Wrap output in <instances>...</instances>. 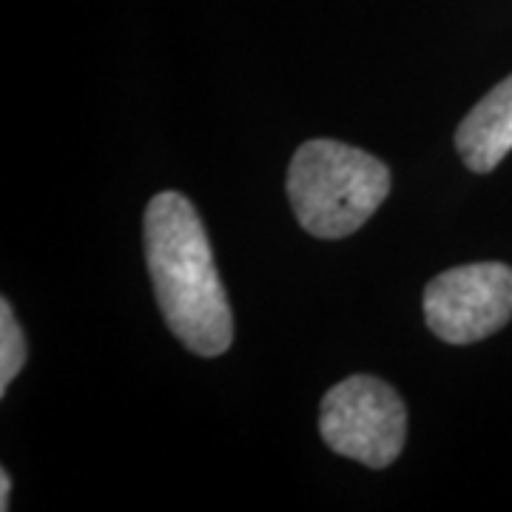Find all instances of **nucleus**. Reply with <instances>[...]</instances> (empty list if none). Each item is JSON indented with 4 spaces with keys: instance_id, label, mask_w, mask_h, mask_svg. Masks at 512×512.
<instances>
[{
    "instance_id": "obj_1",
    "label": "nucleus",
    "mask_w": 512,
    "mask_h": 512,
    "mask_svg": "<svg viewBox=\"0 0 512 512\" xmlns=\"http://www.w3.org/2000/svg\"><path fill=\"white\" fill-rule=\"evenodd\" d=\"M143 239L168 330L197 356H222L234 342V313L197 208L177 191L157 194L146 205Z\"/></svg>"
},
{
    "instance_id": "obj_2",
    "label": "nucleus",
    "mask_w": 512,
    "mask_h": 512,
    "mask_svg": "<svg viewBox=\"0 0 512 512\" xmlns=\"http://www.w3.org/2000/svg\"><path fill=\"white\" fill-rule=\"evenodd\" d=\"M390 194V168L339 140H308L288 168V197L299 225L319 239L356 234Z\"/></svg>"
},
{
    "instance_id": "obj_3",
    "label": "nucleus",
    "mask_w": 512,
    "mask_h": 512,
    "mask_svg": "<svg viewBox=\"0 0 512 512\" xmlns=\"http://www.w3.org/2000/svg\"><path fill=\"white\" fill-rule=\"evenodd\" d=\"M319 433L333 453L382 470L404 450L407 410L399 393L382 379L350 376L325 393Z\"/></svg>"
},
{
    "instance_id": "obj_6",
    "label": "nucleus",
    "mask_w": 512,
    "mask_h": 512,
    "mask_svg": "<svg viewBox=\"0 0 512 512\" xmlns=\"http://www.w3.org/2000/svg\"><path fill=\"white\" fill-rule=\"evenodd\" d=\"M26 365V336L12 313L9 299L0 302V396H6L12 379Z\"/></svg>"
},
{
    "instance_id": "obj_5",
    "label": "nucleus",
    "mask_w": 512,
    "mask_h": 512,
    "mask_svg": "<svg viewBox=\"0 0 512 512\" xmlns=\"http://www.w3.org/2000/svg\"><path fill=\"white\" fill-rule=\"evenodd\" d=\"M456 148L464 165L476 174H490L512 151V74L484 94L461 120Z\"/></svg>"
},
{
    "instance_id": "obj_4",
    "label": "nucleus",
    "mask_w": 512,
    "mask_h": 512,
    "mask_svg": "<svg viewBox=\"0 0 512 512\" xmlns=\"http://www.w3.org/2000/svg\"><path fill=\"white\" fill-rule=\"evenodd\" d=\"M512 316V268L504 262H473L433 276L424 288L427 328L447 345H473Z\"/></svg>"
},
{
    "instance_id": "obj_7",
    "label": "nucleus",
    "mask_w": 512,
    "mask_h": 512,
    "mask_svg": "<svg viewBox=\"0 0 512 512\" xmlns=\"http://www.w3.org/2000/svg\"><path fill=\"white\" fill-rule=\"evenodd\" d=\"M9 490H12V476L0 470V510H9Z\"/></svg>"
}]
</instances>
